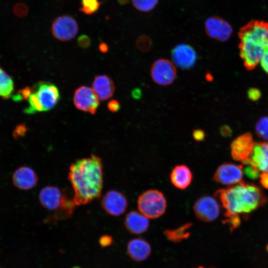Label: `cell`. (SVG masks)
Listing matches in <instances>:
<instances>
[{
	"label": "cell",
	"instance_id": "cell-1",
	"mask_svg": "<svg viewBox=\"0 0 268 268\" xmlns=\"http://www.w3.org/2000/svg\"><path fill=\"white\" fill-rule=\"evenodd\" d=\"M225 210L224 223L230 225V230L236 229L241 223L240 214H248L267 201V198L258 186L241 181L214 194Z\"/></svg>",
	"mask_w": 268,
	"mask_h": 268
},
{
	"label": "cell",
	"instance_id": "cell-2",
	"mask_svg": "<svg viewBox=\"0 0 268 268\" xmlns=\"http://www.w3.org/2000/svg\"><path fill=\"white\" fill-rule=\"evenodd\" d=\"M68 179L74 191L75 205H80L98 199L103 187V165L94 154L79 159L69 167Z\"/></svg>",
	"mask_w": 268,
	"mask_h": 268
},
{
	"label": "cell",
	"instance_id": "cell-3",
	"mask_svg": "<svg viewBox=\"0 0 268 268\" xmlns=\"http://www.w3.org/2000/svg\"><path fill=\"white\" fill-rule=\"evenodd\" d=\"M240 56L248 70L254 69L268 52V23L253 21L239 34Z\"/></svg>",
	"mask_w": 268,
	"mask_h": 268
},
{
	"label": "cell",
	"instance_id": "cell-4",
	"mask_svg": "<svg viewBox=\"0 0 268 268\" xmlns=\"http://www.w3.org/2000/svg\"><path fill=\"white\" fill-rule=\"evenodd\" d=\"M137 207L139 212L148 218H156L164 213L167 201L161 192L151 189L144 192L139 196Z\"/></svg>",
	"mask_w": 268,
	"mask_h": 268
},
{
	"label": "cell",
	"instance_id": "cell-5",
	"mask_svg": "<svg viewBox=\"0 0 268 268\" xmlns=\"http://www.w3.org/2000/svg\"><path fill=\"white\" fill-rule=\"evenodd\" d=\"M79 30L76 20L72 16L63 15L56 18L51 25L54 37L61 41H68L75 37Z\"/></svg>",
	"mask_w": 268,
	"mask_h": 268
},
{
	"label": "cell",
	"instance_id": "cell-6",
	"mask_svg": "<svg viewBox=\"0 0 268 268\" xmlns=\"http://www.w3.org/2000/svg\"><path fill=\"white\" fill-rule=\"evenodd\" d=\"M150 73L153 81L161 86L172 84L177 77V70L174 65L164 58L159 59L154 62Z\"/></svg>",
	"mask_w": 268,
	"mask_h": 268
},
{
	"label": "cell",
	"instance_id": "cell-7",
	"mask_svg": "<svg viewBox=\"0 0 268 268\" xmlns=\"http://www.w3.org/2000/svg\"><path fill=\"white\" fill-rule=\"evenodd\" d=\"M219 206L216 199L210 196H203L196 201L193 210L199 219L209 222L218 217L220 212Z\"/></svg>",
	"mask_w": 268,
	"mask_h": 268
},
{
	"label": "cell",
	"instance_id": "cell-8",
	"mask_svg": "<svg viewBox=\"0 0 268 268\" xmlns=\"http://www.w3.org/2000/svg\"><path fill=\"white\" fill-rule=\"evenodd\" d=\"M73 103L78 110L92 115L95 114L99 105L98 98L94 90L86 86L76 89L74 93Z\"/></svg>",
	"mask_w": 268,
	"mask_h": 268
},
{
	"label": "cell",
	"instance_id": "cell-9",
	"mask_svg": "<svg viewBox=\"0 0 268 268\" xmlns=\"http://www.w3.org/2000/svg\"><path fill=\"white\" fill-rule=\"evenodd\" d=\"M33 89L35 90L44 111L53 108L60 99L59 90L53 83L41 81L37 83Z\"/></svg>",
	"mask_w": 268,
	"mask_h": 268
},
{
	"label": "cell",
	"instance_id": "cell-10",
	"mask_svg": "<svg viewBox=\"0 0 268 268\" xmlns=\"http://www.w3.org/2000/svg\"><path fill=\"white\" fill-rule=\"evenodd\" d=\"M68 196L58 188L48 186L43 188L39 194V200L42 206L50 210H58L64 204Z\"/></svg>",
	"mask_w": 268,
	"mask_h": 268
},
{
	"label": "cell",
	"instance_id": "cell-11",
	"mask_svg": "<svg viewBox=\"0 0 268 268\" xmlns=\"http://www.w3.org/2000/svg\"><path fill=\"white\" fill-rule=\"evenodd\" d=\"M172 59L175 65L183 69H189L194 67L197 61V54L191 45L181 43L171 50Z\"/></svg>",
	"mask_w": 268,
	"mask_h": 268
},
{
	"label": "cell",
	"instance_id": "cell-12",
	"mask_svg": "<svg viewBox=\"0 0 268 268\" xmlns=\"http://www.w3.org/2000/svg\"><path fill=\"white\" fill-rule=\"evenodd\" d=\"M101 205L108 214L118 216L124 213L126 210L128 201L123 193L116 190H110L102 197Z\"/></svg>",
	"mask_w": 268,
	"mask_h": 268
},
{
	"label": "cell",
	"instance_id": "cell-13",
	"mask_svg": "<svg viewBox=\"0 0 268 268\" xmlns=\"http://www.w3.org/2000/svg\"><path fill=\"white\" fill-rule=\"evenodd\" d=\"M243 174L242 166L224 163L217 168L213 179L221 184L231 186L242 181Z\"/></svg>",
	"mask_w": 268,
	"mask_h": 268
},
{
	"label": "cell",
	"instance_id": "cell-14",
	"mask_svg": "<svg viewBox=\"0 0 268 268\" xmlns=\"http://www.w3.org/2000/svg\"><path fill=\"white\" fill-rule=\"evenodd\" d=\"M204 27L208 36L222 42L227 40L232 31L229 24L218 16L207 18L204 22Z\"/></svg>",
	"mask_w": 268,
	"mask_h": 268
},
{
	"label": "cell",
	"instance_id": "cell-15",
	"mask_svg": "<svg viewBox=\"0 0 268 268\" xmlns=\"http://www.w3.org/2000/svg\"><path fill=\"white\" fill-rule=\"evenodd\" d=\"M251 134L245 133L235 138L231 144V153L232 158L242 163L250 156L254 145Z\"/></svg>",
	"mask_w": 268,
	"mask_h": 268
},
{
	"label": "cell",
	"instance_id": "cell-16",
	"mask_svg": "<svg viewBox=\"0 0 268 268\" xmlns=\"http://www.w3.org/2000/svg\"><path fill=\"white\" fill-rule=\"evenodd\" d=\"M242 163L244 165H252L260 171L268 173V142H255L250 156Z\"/></svg>",
	"mask_w": 268,
	"mask_h": 268
},
{
	"label": "cell",
	"instance_id": "cell-17",
	"mask_svg": "<svg viewBox=\"0 0 268 268\" xmlns=\"http://www.w3.org/2000/svg\"><path fill=\"white\" fill-rule=\"evenodd\" d=\"M38 177L35 172L28 166H20L14 172L12 181L14 186L21 190H28L37 183Z\"/></svg>",
	"mask_w": 268,
	"mask_h": 268
},
{
	"label": "cell",
	"instance_id": "cell-18",
	"mask_svg": "<svg viewBox=\"0 0 268 268\" xmlns=\"http://www.w3.org/2000/svg\"><path fill=\"white\" fill-rule=\"evenodd\" d=\"M127 250L130 257L138 262L147 259L151 252V248L148 242L140 238L131 240L127 244Z\"/></svg>",
	"mask_w": 268,
	"mask_h": 268
},
{
	"label": "cell",
	"instance_id": "cell-19",
	"mask_svg": "<svg viewBox=\"0 0 268 268\" xmlns=\"http://www.w3.org/2000/svg\"><path fill=\"white\" fill-rule=\"evenodd\" d=\"M125 226L132 234H140L147 231L149 226L148 218L141 212L131 211L126 216Z\"/></svg>",
	"mask_w": 268,
	"mask_h": 268
},
{
	"label": "cell",
	"instance_id": "cell-20",
	"mask_svg": "<svg viewBox=\"0 0 268 268\" xmlns=\"http://www.w3.org/2000/svg\"><path fill=\"white\" fill-rule=\"evenodd\" d=\"M92 86L98 99L103 101L111 98L115 91V86L113 80L106 75L95 76Z\"/></svg>",
	"mask_w": 268,
	"mask_h": 268
},
{
	"label": "cell",
	"instance_id": "cell-21",
	"mask_svg": "<svg viewBox=\"0 0 268 268\" xmlns=\"http://www.w3.org/2000/svg\"><path fill=\"white\" fill-rule=\"evenodd\" d=\"M193 174L190 168L184 164L176 165L170 174V181L176 188L184 190L192 182Z\"/></svg>",
	"mask_w": 268,
	"mask_h": 268
},
{
	"label": "cell",
	"instance_id": "cell-22",
	"mask_svg": "<svg viewBox=\"0 0 268 268\" xmlns=\"http://www.w3.org/2000/svg\"><path fill=\"white\" fill-rule=\"evenodd\" d=\"M192 223L189 222L174 229H166L164 231L166 238L170 241L178 243L188 238Z\"/></svg>",
	"mask_w": 268,
	"mask_h": 268
},
{
	"label": "cell",
	"instance_id": "cell-23",
	"mask_svg": "<svg viewBox=\"0 0 268 268\" xmlns=\"http://www.w3.org/2000/svg\"><path fill=\"white\" fill-rule=\"evenodd\" d=\"M13 90V82L11 78L0 67V96L9 97Z\"/></svg>",
	"mask_w": 268,
	"mask_h": 268
},
{
	"label": "cell",
	"instance_id": "cell-24",
	"mask_svg": "<svg viewBox=\"0 0 268 268\" xmlns=\"http://www.w3.org/2000/svg\"><path fill=\"white\" fill-rule=\"evenodd\" d=\"M102 4L99 0H80L79 10L86 15H92L99 10Z\"/></svg>",
	"mask_w": 268,
	"mask_h": 268
},
{
	"label": "cell",
	"instance_id": "cell-25",
	"mask_svg": "<svg viewBox=\"0 0 268 268\" xmlns=\"http://www.w3.org/2000/svg\"><path fill=\"white\" fill-rule=\"evenodd\" d=\"M159 0H132L133 6L137 10L147 12L153 10Z\"/></svg>",
	"mask_w": 268,
	"mask_h": 268
},
{
	"label": "cell",
	"instance_id": "cell-26",
	"mask_svg": "<svg viewBox=\"0 0 268 268\" xmlns=\"http://www.w3.org/2000/svg\"><path fill=\"white\" fill-rule=\"evenodd\" d=\"M256 132L259 137L268 141V116L263 117L257 122Z\"/></svg>",
	"mask_w": 268,
	"mask_h": 268
},
{
	"label": "cell",
	"instance_id": "cell-27",
	"mask_svg": "<svg viewBox=\"0 0 268 268\" xmlns=\"http://www.w3.org/2000/svg\"><path fill=\"white\" fill-rule=\"evenodd\" d=\"M136 46L140 51L147 52L152 47V41L149 37L146 35L141 36L136 40Z\"/></svg>",
	"mask_w": 268,
	"mask_h": 268
},
{
	"label": "cell",
	"instance_id": "cell-28",
	"mask_svg": "<svg viewBox=\"0 0 268 268\" xmlns=\"http://www.w3.org/2000/svg\"><path fill=\"white\" fill-rule=\"evenodd\" d=\"M246 166L243 169V172L248 178L255 180L260 177V171L256 167L251 165Z\"/></svg>",
	"mask_w": 268,
	"mask_h": 268
},
{
	"label": "cell",
	"instance_id": "cell-29",
	"mask_svg": "<svg viewBox=\"0 0 268 268\" xmlns=\"http://www.w3.org/2000/svg\"><path fill=\"white\" fill-rule=\"evenodd\" d=\"M77 43L80 48L87 49L91 45V39L87 35L82 34L77 38Z\"/></svg>",
	"mask_w": 268,
	"mask_h": 268
},
{
	"label": "cell",
	"instance_id": "cell-30",
	"mask_svg": "<svg viewBox=\"0 0 268 268\" xmlns=\"http://www.w3.org/2000/svg\"><path fill=\"white\" fill-rule=\"evenodd\" d=\"M27 128L25 124H21L17 125L13 132V137L15 139L22 137L25 135L27 132Z\"/></svg>",
	"mask_w": 268,
	"mask_h": 268
},
{
	"label": "cell",
	"instance_id": "cell-31",
	"mask_svg": "<svg viewBox=\"0 0 268 268\" xmlns=\"http://www.w3.org/2000/svg\"><path fill=\"white\" fill-rule=\"evenodd\" d=\"M112 237L109 235H104L101 236L99 239V243L103 248L110 246L113 243Z\"/></svg>",
	"mask_w": 268,
	"mask_h": 268
},
{
	"label": "cell",
	"instance_id": "cell-32",
	"mask_svg": "<svg viewBox=\"0 0 268 268\" xmlns=\"http://www.w3.org/2000/svg\"><path fill=\"white\" fill-rule=\"evenodd\" d=\"M205 134L203 130L201 129H194L193 131V137L197 141H201L205 138Z\"/></svg>",
	"mask_w": 268,
	"mask_h": 268
},
{
	"label": "cell",
	"instance_id": "cell-33",
	"mask_svg": "<svg viewBox=\"0 0 268 268\" xmlns=\"http://www.w3.org/2000/svg\"><path fill=\"white\" fill-rule=\"evenodd\" d=\"M107 107L109 110L112 112H118L121 107L120 103L116 100H111L108 104Z\"/></svg>",
	"mask_w": 268,
	"mask_h": 268
},
{
	"label": "cell",
	"instance_id": "cell-34",
	"mask_svg": "<svg viewBox=\"0 0 268 268\" xmlns=\"http://www.w3.org/2000/svg\"><path fill=\"white\" fill-rule=\"evenodd\" d=\"M248 97L253 101L258 100L261 96V92L257 88H251L248 92Z\"/></svg>",
	"mask_w": 268,
	"mask_h": 268
},
{
	"label": "cell",
	"instance_id": "cell-35",
	"mask_svg": "<svg viewBox=\"0 0 268 268\" xmlns=\"http://www.w3.org/2000/svg\"><path fill=\"white\" fill-rule=\"evenodd\" d=\"M32 90L29 87H26L19 90L17 93H19L23 99H28L32 94Z\"/></svg>",
	"mask_w": 268,
	"mask_h": 268
},
{
	"label": "cell",
	"instance_id": "cell-36",
	"mask_svg": "<svg viewBox=\"0 0 268 268\" xmlns=\"http://www.w3.org/2000/svg\"><path fill=\"white\" fill-rule=\"evenodd\" d=\"M261 185L268 190V173L263 172L260 175Z\"/></svg>",
	"mask_w": 268,
	"mask_h": 268
},
{
	"label": "cell",
	"instance_id": "cell-37",
	"mask_svg": "<svg viewBox=\"0 0 268 268\" xmlns=\"http://www.w3.org/2000/svg\"><path fill=\"white\" fill-rule=\"evenodd\" d=\"M262 67L264 70L268 74V52L266 53L261 61Z\"/></svg>",
	"mask_w": 268,
	"mask_h": 268
},
{
	"label": "cell",
	"instance_id": "cell-38",
	"mask_svg": "<svg viewBox=\"0 0 268 268\" xmlns=\"http://www.w3.org/2000/svg\"><path fill=\"white\" fill-rule=\"evenodd\" d=\"M220 134L223 136H228L231 135V130L227 126H223L220 128Z\"/></svg>",
	"mask_w": 268,
	"mask_h": 268
},
{
	"label": "cell",
	"instance_id": "cell-39",
	"mask_svg": "<svg viewBox=\"0 0 268 268\" xmlns=\"http://www.w3.org/2000/svg\"><path fill=\"white\" fill-rule=\"evenodd\" d=\"M132 95L134 99H139L141 96V91L139 88H135L134 89L132 92Z\"/></svg>",
	"mask_w": 268,
	"mask_h": 268
},
{
	"label": "cell",
	"instance_id": "cell-40",
	"mask_svg": "<svg viewBox=\"0 0 268 268\" xmlns=\"http://www.w3.org/2000/svg\"><path fill=\"white\" fill-rule=\"evenodd\" d=\"M99 49L102 53H106L108 51V46L105 43H101L99 45Z\"/></svg>",
	"mask_w": 268,
	"mask_h": 268
},
{
	"label": "cell",
	"instance_id": "cell-41",
	"mask_svg": "<svg viewBox=\"0 0 268 268\" xmlns=\"http://www.w3.org/2000/svg\"><path fill=\"white\" fill-rule=\"evenodd\" d=\"M205 78L206 80L208 81H211L212 80V79H213L212 76L209 72H207L206 73Z\"/></svg>",
	"mask_w": 268,
	"mask_h": 268
},
{
	"label": "cell",
	"instance_id": "cell-42",
	"mask_svg": "<svg viewBox=\"0 0 268 268\" xmlns=\"http://www.w3.org/2000/svg\"><path fill=\"white\" fill-rule=\"evenodd\" d=\"M117 1L120 4L123 5L127 4L129 2V0H117Z\"/></svg>",
	"mask_w": 268,
	"mask_h": 268
},
{
	"label": "cell",
	"instance_id": "cell-43",
	"mask_svg": "<svg viewBox=\"0 0 268 268\" xmlns=\"http://www.w3.org/2000/svg\"><path fill=\"white\" fill-rule=\"evenodd\" d=\"M72 268H81L79 266H73Z\"/></svg>",
	"mask_w": 268,
	"mask_h": 268
},
{
	"label": "cell",
	"instance_id": "cell-44",
	"mask_svg": "<svg viewBox=\"0 0 268 268\" xmlns=\"http://www.w3.org/2000/svg\"><path fill=\"white\" fill-rule=\"evenodd\" d=\"M198 268H203V267H198Z\"/></svg>",
	"mask_w": 268,
	"mask_h": 268
},
{
	"label": "cell",
	"instance_id": "cell-45",
	"mask_svg": "<svg viewBox=\"0 0 268 268\" xmlns=\"http://www.w3.org/2000/svg\"><path fill=\"white\" fill-rule=\"evenodd\" d=\"M267 250H268V246H267Z\"/></svg>",
	"mask_w": 268,
	"mask_h": 268
},
{
	"label": "cell",
	"instance_id": "cell-46",
	"mask_svg": "<svg viewBox=\"0 0 268 268\" xmlns=\"http://www.w3.org/2000/svg\"><path fill=\"white\" fill-rule=\"evenodd\" d=\"M0 268H1L0 266Z\"/></svg>",
	"mask_w": 268,
	"mask_h": 268
}]
</instances>
